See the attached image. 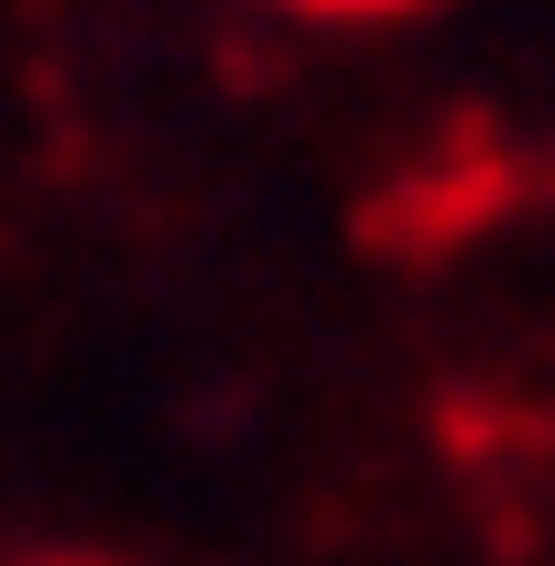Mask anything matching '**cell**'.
<instances>
[{"instance_id":"cell-1","label":"cell","mask_w":555,"mask_h":566,"mask_svg":"<svg viewBox=\"0 0 555 566\" xmlns=\"http://www.w3.org/2000/svg\"><path fill=\"white\" fill-rule=\"evenodd\" d=\"M283 11H404V0H283Z\"/></svg>"}]
</instances>
